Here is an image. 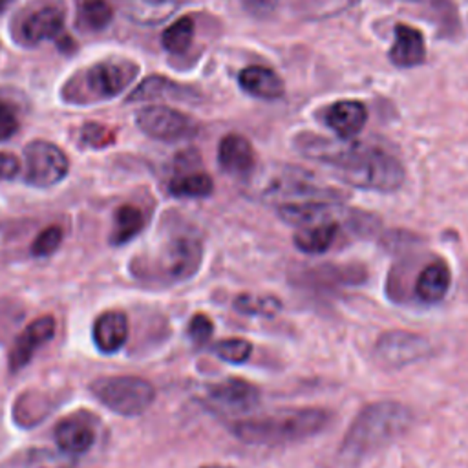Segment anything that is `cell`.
<instances>
[{"mask_svg":"<svg viewBox=\"0 0 468 468\" xmlns=\"http://www.w3.org/2000/svg\"><path fill=\"white\" fill-rule=\"evenodd\" d=\"M412 425L413 412L406 404L395 401L373 403L353 420L341 445V457L362 461L404 436Z\"/></svg>","mask_w":468,"mask_h":468,"instance_id":"7a4b0ae2","label":"cell"},{"mask_svg":"<svg viewBox=\"0 0 468 468\" xmlns=\"http://www.w3.org/2000/svg\"><path fill=\"white\" fill-rule=\"evenodd\" d=\"M373 355L383 368L401 369L429 359L432 355V342L423 335L404 330L386 332L379 337Z\"/></svg>","mask_w":468,"mask_h":468,"instance_id":"52a82bcc","label":"cell"},{"mask_svg":"<svg viewBox=\"0 0 468 468\" xmlns=\"http://www.w3.org/2000/svg\"><path fill=\"white\" fill-rule=\"evenodd\" d=\"M212 179L205 172L176 176L169 185L170 195L176 198H205L212 193Z\"/></svg>","mask_w":468,"mask_h":468,"instance_id":"4316f807","label":"cell"},{"mask_svg":"<svg viewBox=\"0 0 468 468\" xmlns=\"http://www.w3.org/2000/svg\"><path fill=\"white\" fill-rule=\"evenodd\" d=\"M240 86L258 100H278L284 96V82L271 68L247 66L240 74Z\"/></svg>","mask_w":468,"mask_h":468,"instance_id":"ffe728a7","label":"cell"},{"mask_svg":"<svg viewBox=\"0 0 468 468\" xmlns=\"http://www.w3.org/2000/svg\"><path fill=\"white\" fill-rule=\"evenodd\" d=\"M137 66L128 61H103L84 74L88 100H112L134 81Z\"/></svg>","mask_w":468,"mask_h":468,"instance_id":"30bf717a","label":"cell"},{"mask_svg":"<svg viewBox=\"0 0 468 468\" xmlns=\"http://www.w3.org/2000/svg\"><path fill=\"white\" fill-rule=\"evenodd\" d=\"M202 468H232V466H225V464H207V466H202Z\"/></svg>","mask_w":468,"mask_h":468,"instance_id":"f35d334b","label":"cell"},{"mask_svg":"<svg viewBox=\"0 0 468 468\" xmlns=\"http://www.w3.org/2000/svg\"><path fill=\"white\" fill-rule=\"evenodd\" d=\"M56 335V318L52 315H44L35 318L26 330L15 341V346L10 353V369L19 371L33 359L35 351L52 341Z\"/></svg>","mask_w":468,"mask_h":468,"instance_id":"7c38bea8","label":"cell"},{"mask_svg":"<svg viewBox=\"0 0 468 468\" xmlns=\"http://www.w3.org/2000/svg\"><path fill=\"white\" fill-rule=\"evenodd\" d=\"M427 57L425 37L412 26L399 24L395 28V40L390 50V59L399 68H413L423 65Z\"/></svg>","mask_w":468,"mask_h":468,"instance_id":"5bb4252c","label":"cell"},{"mask_svg":"<svg viewBox=\"0 0 468 468\" xmlns=\"http://www.w3.org/2000/svg\"><path fill=\"white\" fill-rule=\"evenodd\" d=\"M302 156L330 169L344 183L362 191L395 193L404 183V169L399 160L383 149L359 143L335 142L320 135L302 134L297 137Z\"/></svg>","mask_w":468,"mask_h":468,"instance_id":"6da1fadb","label":"cell"},{"mask_svg":"<svg viewBox=\"0 0 468 468\" xmlns=\"http://www.w3.org/2000/svg\"><path fill=\"white\" fill-rule=\"evenodd\" d=\"M209 404L227 415L247 413L260 403V390L242 379H227L207 390Z\"/></svg>","mask_w":468,"mask_h":468,"instance_id":"8fae6325","label":"cell"},{"mask_svg":"<svg viewBox=\"0 0 468 468\" xmlns=\"http://www.w3.org/2000/svg\"><path fill=\"white\" fill-rule=\"evenodd\" d=\"M341 223H320L313 227H304L295 234V246L306 255L325 253L337 240Z\"/></svg>","mask_w":468,"mask_h":468,"instance_id":"44dd1931","label":"cell"},{"mask_svg":"<svg viewBox=\"0 0 468 468\" xmlns=\"http://www.w3.org/2000/svg\"><path fill=\"white\" fill-rule=\"evenodd\" d=\"M65 13L56 6H46L31 13L22 24V35L30 44H39L42 40L56 39L63 33Z\"/></svg>","mask_w":468,"mask_h":468,"instance_id":"d6986e66","label":"cell"},{"mask_svg":"<svg viewBox=\"0 0 468 468\" xmlns=\"http://www.w3.org/2000/svg\"><path fill=\"white\" fill-rule=\"evenodd\" d=\"M81 142L91 149H105L116 142V132L98 123H88L81 130Z\"/></svg>","mask_w":468,"mask_h":468,"instance_id":"d6a6232c","label":"cell"},{"mask_svg":"<svg viewBox=\"0 0 468 468\" xmlns=\"http://www.w3.org/2000/svg\"><path fill=\"white\" fill-rule=\"evenodd\" d=\"M368 121V110L360 101H339L327 110L325 123L342 139L355 137Z\"/></svg>","mask_w":468,"mask_h":468,"instance_id":"ac0fdd59","label":"cell"},{"mask_svg":"<svg viewBox=\"0 0 468 468\" xmlns=\"http://www.w3.org/2000/svg\"><path fill=\"white\" fill-rule=\"evenodd\" d=\"M19 130V119L13 112V108L6 103H0V142L13 137Z\"/></svg>","mask_w":468,"mask_h":468,"instance_id":"e575fe53","label":"cell"},{"mask_svg":"<svg viewBox=\"0 0 468 468\" xmlns=\"http://www.w3.org/2000/svg\"><path fill=\"white\" fill-rule=\"evenodd\" d=\"M234 308L242 315L255 316H274L280 309H282V302L274 297H255V295H240L234 300Z\"/></svg>","mask_w":468,"mask_h":468,"instance_id":"f546056e","label":"cell"},{"mask_svg":"<svg viewBox=\"0 0 468 468\" xmlns=\"http://www.w3.org/2000/svg\"><path fill=\"white\" fill-rule=\"evenodd\" d=\"M91 337L100 351L116 353L128 339V318L121 311H107L93 322Z\"/></svg>","mask_w":468,"mask_h":468,"instance_id":"9a60e30c","label":"cell"},{"mask_svg":"<svg viewBox=\"0 0 468 468\" xmlns=\"http://www.w3.org/2000/svg\"><path fill=\"white\" fill-rule=\"evenodd\" d=\"M204 244L193 234H179V237L165 242L154 256L139 258L134 264V273L145 280H154L161 284H179L191 280L202 267Z\"/></svg>","mask_w":468,"mask_h":468,"instance_id":"277c9868","label":"cell"},{"mask_svg":"<svg viewBox=\"0 0 468 468\" xmlns=\"http://www.w3.org/2000/svg\"><path fill=\"white\" fill-rule=\"evenodd\" d=\"M178 6V0H132L128 6V17L137 24L152 26L167 21Z\"/></svg>","mask_w":468,"mask_h":468,"instance_id":"603a6c76","label":"cell"},{"mask_svg":"<svg viewBox=\"0 0 468 468\" xmlns=\"http://www.w3.org/2000/svg\"><path fill=\"white\" fill-rule=\"evenodd\" d=\"M212 332H214V324L212 320L204 315V313H198L193 316V320L189 322V337L193 339L195 344L202 346L205 344L211 337H212Z\"/></svg>","mask_w":468,"mask_h":468,"instance_id":"836d02e7","label":"cell"},{"mask_svg":"<svg viewBox=\"0 0 468 468\" xmlns=\"http://www.w3.org/2000/svg\"><path fill=\"white\" fill-rule=\"evenodd\" d=\"M63 242V230L61 227L57 225H50L48 229H44L39 237L35 238L33 246H31V255L37 256V258H42V256H50L54 255L59 246Z\"/></svg>","mask_w":468,"mask_h":468,"instance_id":"1f68e13d","label":"cell"},{"mask_svg":"<svg viewBox=\"0 0 468 468\" xmlns=\"http://www.w3.org/2000/svg\"><path fill=\"white\" fill-rule=\"evenodd\" d=\"M145 227V216L134 205H121L116 211V225L110 234L112 246H125L132 242Z\"/></svg>","mask_w":468,"mask_h":468,"instance_id":"cb8c5ba5","label":"cell"},{"mask_svg":"<svg viewBox=\"0 0 468 468\" xmlns=\"http://www.w3.org/2000/svg\"><path fill=\"white\" fill-rule=\"evenodd\" d=\"M183 93V88L167 77L152 75L147 77L142 84H139L130 96L128 103H139V101H154L160 98H179Z\"/></svg>","mask_w":468,"mask_h":468,"instance_id":"484cf974","label":"cell"},{"mask_svg":"<svg viewBox=\"0 0 468 468\" xmlns=\"http://www.w3.org/2000/svg\"><path fill=\"white\" fill-rule=\"evenodd\" d=\"M359 0H299L295 10L302 19L324 21L351 10Z\"/></svg>","mask_w":468,"mask_h":468,"instance_id":"d4e9b609","label":"cell"},{"mask_svg":"<svg viewBox=\"0 0 468 468\" xmlns=\"http://www.w3.org/2000/svg\"><path fill=\"white\" fill-rule=\"evenodd\" d=\"M258 195L267 202L278 204V207L308 202H334L342 196L337 189L318 183L311 174L291 167L267 174Z\"/></svg>","mask_w":468,"mask_h":468,"instance_id":"5b68a950","label":"cell"},{"mask_svg":"<svg viewBox=\"0 0 468 468\" xmlns=\"http://www.w3.org/2000/svg\"><path fill=\"white\" fill-rule=\"evenodd\" d=\"M450 284H452L450 267L443 260H436L419 273L415 282V295L419 297V300L436 304L446 297Z\"/></svg>","mask_w":468,"mask_h":468,"instance_id":"e0dca14e","label":"cell"},{"mask_svg":"<svg viewBox=\"0 0 468 468\" xmlns=\"http://www.w3.org/2000/svg\"><path fill=\"white\" fill-rule=\"evenodd\" d=\"M21 170V161L8 152H0V181L13 179Z\"/></svg>","mask_w":468,"mask_h":468,"instance_id":"8d00e7d4","label":"cell"},{"mask_svg":"<svg viewBox=\"0 0 468 468\" xmlns=\"http://www.w3.org/2000/svg\"><path fill=\"white\" fill-rule=\"evenodd\" d=\"M79 17L88 30L101 31L112 22L114 10L107 0H82L79 6Z\"/></svg>","mask_w":468,"mask_h":468,"instance_id":"f1b7e54d","label":"cell"},{"mask_svg":"<svg viewBox=\"0 0 468 468\" xmlns=\"http://www.w3.org/2000/svg\"><path fill=\"white\" fill-rule=\"evenodd\" d=\"M408 3H417V0H408Z\"/></svg>","mask_w":468,"mask_h":468,"instance_id":"ab89813d","label":"cell"},{"mask_svg":"<svg viewBox=\"0 0 468 468\" xmlns=\"http://www.w3.org/2000/svg\"><path fill=\"white\" fill-rule=\"evenodd\" d=\"M195 39V21L191 17H181L163 31L161 44L170 54H183L191 48Z\"/></svg>","mask_w":468,"mask_h":468,"instance_id":"83f0119b","label":"cell"},{"mask_svg":"<svg viewBox=\"0 0 468 468\" xmlns=\"http://www.w3.org/2000/svg\"><path fill=\"white\" fill-rule=\"evenodd\" d=\"M327 423L330 413L320 408H293L278 413L244 419L230 427L234 438L247 445L280 446L299 443L320 434Z\"/></svg>","mask_w":468,"mask_h":468,"instance_id":"3957f363","label":"cell"},{"mask_svg":"<svg viewBox=\"0 0 468 468\" xmlns=\"http://www.w3.org/2000/svg\"><path fill=\"white\" fill-rule=\"evenodd\" d=\"M137 126L160 142H179L198 134V125L189 117L165 105H151L137 112Z\"/></svg>","mask_w":468,"mask_h":468,"instance_id":"9c48e42d","label":"cell"},{"mask_svg":"<svg viewBox=\"0 0 468 468\" xmlns=\"http://www.w3.org/2000/svg\"><path fill=\"white\" fill-rule=\"evenodd\" d=\"M24 158L26 181L39 189H48L61 183L70 170L66 154L48 142H31L24 149Z\"/></svg>","mask_w":468,"mask_h":468,"instance_id":"ba28073f","label":"cell"},{"mask_svg":"<svg viewBox=\"0 0 468 468\" xmlns=\"http://www.w3.org/2000/svg\"><path fill=\"white\" fill-rule=\"evenodd\" d=\"M13 0H0V13L6 12L10 6H12Z\"/></svg>","mask_w":468,"mask_h":468,"instance_id":"74e56055","label":"cell"},{"mask_svg":"<svg viewBox=\"0 0 468 468\" xmlns=\"http://www.w3.org/2000/svg\"><path fill=\"white\" fill-rule=\"evenodd\" d=\"M75 464V457L72 454L48 448L26 450L10 463L12 468H74Z\"/></svg>","mask_w":468,"mask_h":468,"instance_id":"7402d4cb","label":"cell"},{"mask_svg":"<svg viewBox=\"0 0 468 468\" xmlns=\"http://www.w3.org/2000/svg\"><path fill=\"white\" fill-rule=\"evenodd\" d=\"M218 163L227 174H249L255 167L253 145L240 134H227L218 147Z\"/></svg>","mask_w":468,"mask_h":468,"instance_id":"4fadbf2b","label":"cell"},{"mask_svg":"<svg viewBox=\"0 0 468 468\" xmlns=\"http://www.w3.org/2000/svg\"><path fill=\"white\" fill-rule=\"evenodd\" d=\"M280 4V0H242L244 10L256 17V19H267L271 17Z\"/></svg>","mask_w":468,"mask_h":468,"instance_id":"d590c367","label":"cell"},{"mask_svg":"<svg viewBox=\"0 0 468 468\" xmlns=\"http://www.w3.org/2000/svg\"><path fill=\"white\" fill-rule=\"evenodd\" d=\"M212 351L229 364H242L253 353V344L246 339H227L212 346Z\"/></svg>","mask_w":468,"mask_h":468,"instance_id":"4dcf8cb0","label":"cell"},{"mask_svg":"<svg viewBox=\"0 0 468 468\" xmlns=\"http://www.w3.org/2000/svg\"><path fill=\"white\" fill-rule=\"evenodd\" d=\"M90 390L103 406L125 417L142 415L156 399L154 386L134 376L100 377L90 385Z\"/></svg>","mask_w":468,"mask_h":468,"instance_id":"8992f818","label":"cell"},{"mask_svg":"<svg viewBox=\"0 0 468 468\" xmlns=\"http://www.w3.org/2000/svg\"><path fill=\"white\" fill-rule=\"evenodd\" d=\"M56 441L63 452L81 455L91 448L96 441V432L90 427L86 417L70 415L56 427Z\"/></svg>","mask_w":468,"mask_h":468,"instance_id":"2e32d148","label":"cell"}]
</instances>
